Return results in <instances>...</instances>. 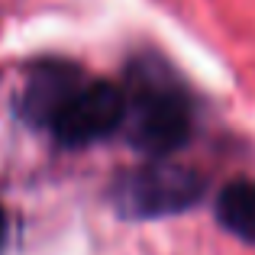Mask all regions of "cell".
<instances>
[{
  "label": "cell",
  "mask_w": 255,
  "mask_h": 255,
  "mask_svg": "<svg viewBox=\"0 0 255 255\" xmlns=\"http://www.w3.org/2000/svg\"><path fill=\"white\" fill-rule=\"evenodd\" d=\"M126 91V139L145 155H171L191 139V104L184 87L162 62L129 65Z\"/></svg>",
  "instance_id": "cell-1"
},
{
  "label": "cell",
  "mask_w": 255,
  "mask_h": 255,
  "mask_svg": "<svg viewBox=\"0 0 255 255\" xmlns=\"http://www.w3.org/2000/svg\"><path fill=\"white\" fill-rule=\"evenodd\" d=\"M207 194V181L184 165H142L126 171L110 187V200L129 220H158L194 210Z\"/></svg>",
  "instance_id": "cell-2"
},
{
  "label": "cell",
  "mask_w": 255,
  "mask_h": 255,
  "mask_svg": "<svg viewBox=\"0 0 255 255\" xmlns=\"http://www.w3.org/2000/svg\"><path fill=\"white\" fill-rule=\"evenodd\" d=\"M6 236H10V220H6V210L0 207V252L6 246Z\"/></svg>",
  "instance_id": "cell-6"
},
{
  "label": "cell",
  "mask_w": 255,
  "mask_h": 255,
  "mask_svg": "<svg viewBox=\"0 0 255 255\" xmlns=\"http://www.w3.org/2000/svg\"><path fill=\"white\" fill-rule=\"evenodd\" d=\"M84 81V71L78 65L68 62H42V65H32L29 75H26V87H23V117L36 126H45L49 117L55 113V107L75 91L78 84Z\"/></svg>",
  "instance_id": "cell-4"
},
{
  "label": "cell",
  "mask_w": 255,
  "mask_h": 255,
  "mask_svg": "<svg viewBox=\"0 0 255 255\" xmlns=\"http://www.w3.org/2000/svg\"><path fill=\"white\" fill-rule=\"evenodd\" d=\"M217 223L243 243H255V181H230L217 194Z\"/></svg>",
  "instance_id": "cell-5"
},
{
  "label": "cell",
  "mask_w": 255,
  "mask_h": 255,
  "mask_svg": "<svg viewBox=\"0 0 255 255\" xmlns=\"http://www.w3.org/2000/svg\"><path fill=\"white\" fill-rule=\"evenodd\" d=\"M126 123V91L113 81L84 78L49 117L45 129L65 149H84L120 132Z\"/></svg>",
  "instance_id": "cell-3"
}]
</instances>
